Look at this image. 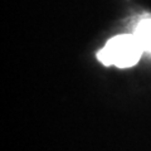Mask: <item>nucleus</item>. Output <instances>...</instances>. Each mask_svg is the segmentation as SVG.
Listing matches in <instances>:
<instances>
[{"label": "nucleus", "mask_w": 151, "mask_h": 151, "mask_svg": "<svg viewBox=\"0 0 151 151\" xmlns=\"http://www.w3.org/2000/svg\"><path fill=\"white\" fill-rule=\"evenodd\" d=\"M135 35L144 50L151 52V19L142 20L136 28Z\"/></svg>", "instance_id": "f03ea898"}, {"label": "nucleus", "mask_w": 151, "mask_h": 151, "mask_svg": "<svg viewBox=\"0 0 151 151\" xmlns=\"http://www.w3.org/2000/svg\"><path fill=\"white\" fill-rule=\"evenodd\" d=\"M142 52L144 49L135 34H122L112 38L100 50L98 59L106 65L115 64L116 67L127 68L139 62Z\"/></svg>", "instance_id": "f257e3e1"}]
</instances>
